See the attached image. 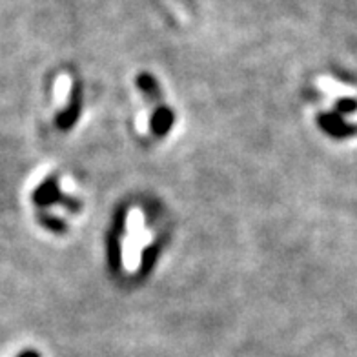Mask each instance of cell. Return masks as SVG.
I'll use <instances>...</instances> for the list:
<instances>
[{
	"label": "cell",
	"instance_id": "6da1fadb",
	"mask_svg": "<svg viewBox=\"0 0 357 357\" xmlns=\"http://www.w3.org/2000/svg\"><path fill=\"white\" fill-rule=\"evenodd\" d=\"M20 357H38V356L35 352H26V354H22Z\"/></svg>",
	"mask_w": 357,
	"mask_h": 357
}]
</instances>
